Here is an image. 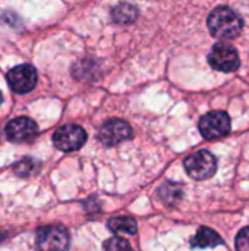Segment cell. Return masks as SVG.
<instances>
[{"label": "cell", "instance_id": "cell-7", "mask_svg": "<svg viewBox=\"0 0 249 251\" xmlns=\"http://www.w3.org/2000/svg\"><path fill=\"white\" fill-rule=\"evenodd\" d=\"M37 78L38 76H37L35 68L26 63L18 65L7 72L9 87L18 94L29 93L37 85Z\"/></svg>", "mask_w": 249, "mask_h": 251}, {"label": "cell", "instance_id": "cell-12", "mask_svg": "<svg viewBox=\"0 0 249 251\" xmlns=\"http://www.w3.org/2000/svg\"><path fill=\"white\" fill-rule=\"evenodd\" d=\"M112 16H113L114 22H117V24H131V22H134L136 19L138 10L132 4L122 3V4H119V6H116L113 9Z\"/></svg>", "mask_w": 249, "mask_h": 251}, {"label": "cell", "instance_id": "cell-4", "mask_svg": "<svg viewBox=\"0 0 249 251\" xmlns=\"http://www.w3.org/2000/svg\"><path fill=\"white\" fill-rule=\"evenodd\" d=\"M69 247V234L60 225L43 226L37 231L38 251H66Z\"/></svg>", "mask_w": 249, "mask_h": 251}, {"label": "cell", "instance_id": "cell-10", "mask_svg": "<svg viewBox=\"0 0 249 251\" xmlns=\"http://www.w3.org/2000/svg\"><path fill=\"white\" fill-rule=\"evenodd\" d=\"M191 244L195 249H213V247H217V246L223 244V240L211 228L201 226L198 229V232L195 234V237L191 240Z\"/></svg>", "mask_w": 249, "mask_h": 251}, {"label": "cell", "instance_id": "cell-16", "mask_svg": "<svg viewBox=\"0 0 249 251\" xmlns=\"http://www.w3.org/2000/svg\"><path fill=\"white\" fill-rule=\"evenodd\" d=\"M236 250L249 251V226L239 231L236 237Z\"/></svg>", "mask_w": 249, "mask_h": 251}, {"label": "cell", "instance_id": "cell-3", "mask_svg": "<svg viewBox=\"0 0 249 251\" xmlns=\"http://www.w3.org/2000/svg\"><path fill=\"white\" fill-rule=\"evenodd\" d=\"M208 63L211 68L222 71V72H233L239 68L241 59L238 50L225 41L216 43L208 54Z\"/></svg>", "mask_w": 249, "mask_h": 251}, {"label": "cell", "instance_id": "cell-15", "mask_svg": "<svg viewBox=\"0 0 249 251\" xmlns=\"http://www.w3.org/2000/svg\"><path fill=\"white\" fill-rule=\"evenodd\" d=\"M35 162L31 160V159H22L21 162L15 163V174L21 175V176H29L34 171H35Z\"/></svg>", "mask_w": 249, "mask_h": 251}, {"label": "cell", "instance_id": "cell-6", "mask_svg": "<svg viewBox=\"0 0 249 251\" xmlns=\"http://www.w3.org/2000/svg\"><path fill=\"white\" fill-rule=\"evenodd\" d=\"M85 140L87 132L79 125H63L53 135L54 146L62 151H75L84 146Z\"/></svg>", "mask_w": 249, "mask_h": 251}, {"label": "cell", "instance_id": "cell-2", "mask_svg": "<svg viewBox=\"0 0 249 251\" xmlns=\"http://www.w3.org/2000/svg\"><path fill=\"white\" fill-rule=\"evenodd\" d=\"M185 169L188 172V175L197 181H203V179H208L216 174L217 169V160L216 157L207 151V150H200L195 151L192 154H189L185 162Z\"/></svg>", "mask_w": 249, "mask_h": 251}, {"label": "cell", "instance_id": "cell-13", "mask_svg": "<svg viewBox=\"0 0 249 251\" xmlns=\"http://www.w3.org/2000/svg\"><path fill=\"white\" fill-rule=\"evenodd\" d=\"M160 196L166 203H175L182 197V188L181 185L176 184H166L164 187H161L160 190Z\"/></svg>", "mask_w": 249, "mask_h": 251}, {"label": "cell", "instance_id": "cell-8", "mask_svg": "<svg viewBox=\"0 0 249 251\" xmlns=\"http://www.w3.org/2000/svg\"><path fill=\"white\" fill-rule=\"evenodd\" d=\"M100 141L104 146H116L132 137V128L128 122L120 119H112L106 122L100 129Z\"/></svg>", "mask_w": 249, "mask_h": 251}, {"label": "cell", "instance_id": "cell-5", "mask_svg": "<svg viewBox=\"0 0 249 251\" xmlns=\"http://www.w3.org/2000/svg\"><path fill=\"white\" fill-rule=\"evenodd\" d=\"M200 132L207 140H217L222 137H226L230 132L232 122L226 112L223 110H214L207 115H204L200 121Z\"/></svg>", "mask_w": 249, "mask_h": 251}, {"label": "cell", "instance_id": "cell-17", "mask_svg": "<svg viewBox=\"0 0 249 251\" xmlns=\"http://www.w3.org/2000/svg\"><path fill=\"white\" fill-rule=\"evenodd\" d=\"M1 101H3V97H1V93H0V104H1Z\"/></svg>", "mask_w": 249, "mask_h": 251}, {"label": "cell", "instance_id": "cell-1", "mask_svg": "<svg viewBox=\"0 0 249 251\" xmlns=\"http://www.w3.org/2000/svg\"><path fill=\"white\" fill-rule=\"evenodd\" d=\"M208 29L211 35L220 40L236 38L244 29V19L236 10L229 6L216 7L207 19Z\"/></svg>", "mask_w": 249, "mask_h": 251}, {"label": "cell", "instance_id": "cell-14", "mask_svg": "<svg viewBox=\"0 0 249 251\" xmlns=\"http://www.w3.org/2000/svg\"><path fill=\"white\" fill-rule=\"evenodd\" d=\"M104 250L106 251H132L129 243L120 237H113L110 240L106 241L104 244Z\"/></svg>", "mask_w": 249, "mask_h": 251}, {"label": "cell", "instance_id": "cell-11", "mask_svg": "<svg viewBox=\"0 0 249 251\" xmlns=\"http://www.w3.org/2000/svg\"><path fill=\"white\" fill-rule=\"evenodd\" d=\"M109 228L114 234H126V235H135L138 231L136 221L129 216L112 218L109 221Z\"/></svg>", "mask_w": 249, "mask_h": 251}, {"label": "cell", "instance_id": "cell-9", "mask_svg": "<svg viewBox=\"0 0 249 251\" xmlns=\"http://www.w3.org/2000/svg\"><path fill=\"white\" fill-rule=\"evenodd\" d=\"M38 132L37 124L29 118H16L6 125V137L13 143L32 140Z\"/></svg>", "mask_w": 249, "mask_h": 251}]
</instances>
